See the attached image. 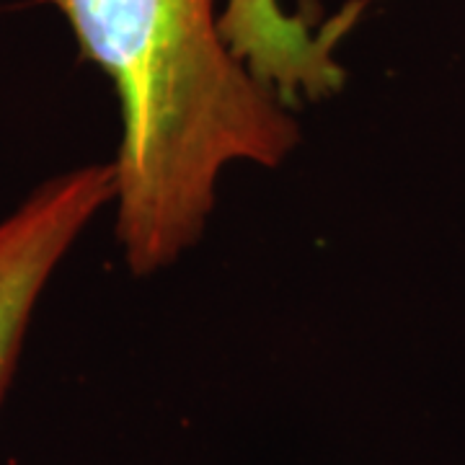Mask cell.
<instances>
[{
    "label": "cell",
    "instance_id": "6da1fadb",
    "mask_svg": "<svg viewBox=\"0 0 465 465\" xmlns=\"http://www.w3.org/2000/svg\"><path fill=\"white\" fill-rule=\"evenodd\" d=\"M119 104L114 232L148 277L202 238L223 171L277 168L300 124L231 50L220 0H52Z\"/></svg>",
    "mask_w": 465,
    "mask_h": 465
},
{
    "label": "cell",
    "instance_id": "7a4b0ae2",
    "mask_svg": "<svg viewBox=\"0 0 465 465\" xmlns=\"http://www.w3.org/2000/svg\"><path fill=\"white\" fill-rule=\"evenodd\" d=\"M114 168L88 163L39 183L0 220V406L11 388L32 316L54 269L104 207Z\"/></svg>",
    "mask_w": 465,
    "mask_h": 465
},
{
    "label": "cell",
    "instance_id": "3957f363",
    "mask_svg": "<svg viewBox=\"0 0 465 465\" xmlns=\"http://www.w3.org/2000/svg\"><path fill=\"white\" fill-rule=\"evenodd\" d=\"M370 3L351 0L321 24L318 8L287 11L282 0H223L220 29L235 57L287 106H295L300 99L333 96L344 85L347 70L336 60V45Z\"/></svg>",
    "mask_w": 465,
    "mask_h": 465
}]
</instances>
